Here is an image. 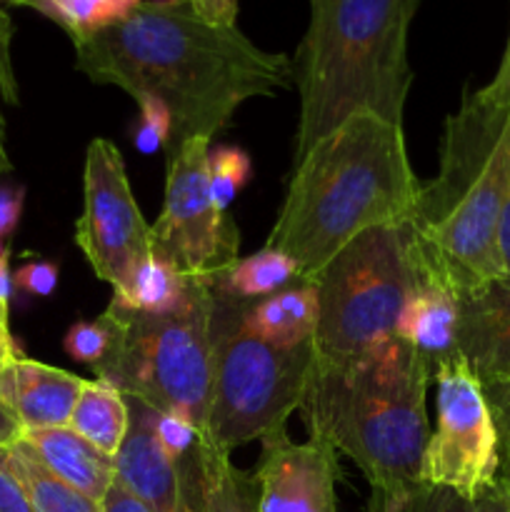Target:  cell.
<instances>
[{
  "instance_id": "6da1fadb",
  "label": "cell",
  "mask_w": 510,
  "mask_h": 512,
  "mask_svg": "<svg viewBox=\"0 0 510 512\" xmlns=\"http://www.w3.org/2000/svg\"><path fill=\"white\" fill-rule=\"evenodd\" d=\"M75 68L130 98L160 100L170 113L165 153L230 128L253 98L293 85V60L258 48L238 25H215L178 3H138L118 23L73 38Z\"/></svg>"
},
{
  "instance_id": "7a4b0ae2",
  "label": "cell",
  "mask_w": 510,
  "mask_h": 512,
  "mask_svg": "<svg viewBox=\"0 0 510 512\" xmlns=\"http://www.w3.org/2000/svg\"><path fill=\"white\" fill-rule=\"evenodd\" d=\"M440 165L410 218L420 278L463 298L505 275L498 230L510 188V50L445 120Z\"/></svg>"
},
{
  "instance_id": "3957f363",
  "label": "cell",
  "mask_w": 510,
  "mask_h": 512,
  "mask_svg": "<svg viewBox=\"0 0 510 512\" xmlns=\"http://www.w3.org/2000/svg\"><path fill=\"white\" fill-rule=\"evenodd\" d=\"M420 190L403 125L355 113L293 163L265 248L290 255L308 283L363 230L410 223Z\"/></svg>"
},
{
  "instance_id": "277c9868",
  "label": "cell",
  "mask_w": 510,
  "mask_h": 512,
  "mask_svg": "<svg viewBox=\"0 0 510 512\" xmlns=\"http://www.w3.org/2000/svg\"><path fill=\"white\" fill-rule=\"evenodd\" d=\"M430 380L423 355L398 335L360 358L315 355L300 413L310 438L363 470L370 493L398 495L423 483Z\"/></svg>"
},
{
  "instance_id": "5b68a950",
  "label": "cell",
  "mask_w": 510,
  "mask_h": 512,
  "mask_svg": "<svg viewBox=\"0 0 510 512\" xmlns=\"http://www.w3.org/2000/svg\"><path fill=\"white\" fill-rule=\"evenodd\" d=\"M293 60L300 95L293 163L355 113L403 125L413 85L408 35L420 0H308Z\"/></svg>"
},
{
  "instance_id": "8992f818",
  "label": "cell",
  "mask_w": 510,
  "mask_h": 512,
  "mask_svg": "<svg viewBox=\"0 0 510 512\" xmlns=\"http://www.w3.org/2000/svg\"><path fill=\"white\" fill-rule=\"evenodd\" d=\"M248 300L213 288L210 343V440L225 453L283 428L288 415L300 410L315 360L313 340L295 348L265 343L245 330Z\"/></svg>"
},
{
  "instance_id": "52a82bcc",
  "label": "cell",
  "mask_w": 510,
  "mask_h": 512,
  "mask_svg": "<svg viewBox=\"0 0 510 512\" xmlns=\"http://www.w3.org/2000/svg\"><path fill=\"white\" fill-rule=\"evenodd\" d=\"M320 358H360L395 338L400 313L420 283L408 223L375 225L355 235L313 278Z\"/></svg>"
},
{
  "instance_id": "ba28073f",
  "label": "cell",
  "mask_w": 510,
  "mask_h": 512,
  "mask_svg": "<svg viewBox=\"0 0 510 512\" xmlns=\"http://www.w3.org/2000/svg\"><path fill=\"white\" fill-rule=\"evenodd\" d=\"M213 283L195 280L183 308L165 315L110 308L123 320V340L95 378L118 388L125 398L158 413L183 415L210 438V385H213Z\"/></svg>"
},
{
  "instance_id": "9c48e42d",
  "label": "cell",
  "mask_w": 510,
  "mask_h": 512,
  "mask_svg": "<svg viewBox=\"0 0 510 512\" xmlns=\"http://www.w3.org/2000/svg\"><path fill=\"white\" fill-rule=\"evenodd\" d=\"M208 138L185 140L168 153L165 200L150 225L155 258L190 280L220 283L238 263V225L218 208L210 190Z\"/></svg>"
},
{
  "instance_id": "30bf717a",
  "label": "cell",
  "mask_w": 510,
  "mask_h": 512,
  "mask_svg": "<svg viewBox=\"0 0 510 512\" xmlns=\"http://www.w3.org/2000/svg\"><path fill=\"white\" fill-rule=\"evenodd\" d=\"M438 423L425 443L420 480L475 498L500 478V433L483 385L463 355L433 375Z\"/></svg>"
},
{
  "instance_id": "8fae6325",
  "label": "cell",
  "mask_w": 510,
  "mask_h": 512,
  "mask_svg": "<svg viewBox=\"0 0 510 512\" xmlns=\"http://www.w3.org/2000/svg\"><path fill=\"white\" fill-rule=\"evenodd\" d=\"M75 245L95 278L113 293L125 290L135 270L153 255L150 225L138 208L123 155L110 140L93 138L83 168V215L75 223Z\"/></svg>"
},
{
  "instance_id": "7c38bea8",
  "label": "cell",
  "mask_w": 510,
  "mask_h": 512,
  "mask_svg": "<svg viewBox=\"0 0 510 512\" xmlns=\"http://www.w3.org/2000/svg\"><path fill=\"white\" fill-rule=\"evenodd\" d=\"M260 445L258 512H338V458L328 443H293L283 425Z\"/></svg>"
},
{
  "instance_id": "4fadbf2b",
  "label": "cell",
  "mask_w": 510,
  "mask_h": 512,
  "mask_svg": "<svg viewBox=\"0 0 510 512\" xmlns=\"http://www.w3.org/2000/svg\"><path fill=\"white\" fill-rule=\"evenodd\" d=\"M85 378L18 355L0 368V415L10 430L68 428Z\"/></svg>"
},
{
  "instance_id": "5bb4252c",
  "label": "cell",
  "mask_w": 510,
  "mask_h": 512,
  "mask_svg": "<svg viewBox=\"0 0 510 512\" xmlns=\"http://www.w3.org/2000/svg\"><path fill=\"white\" fill-rule=\"evenodd\" d=\"M458 353L488 388L510 385V275L490 280L460 298Z\"/></svg>"
},
{
  "instance_id": "9a60e30c",
  "label": "cell",
  "mask_w": 510,
  "mask_h": 512,
  "mask_svg": "<svg viewBox=\"0 0 510 512\" xmlns=\"http://www.w3.org/2000/svg\"><path fill=\"white\" fill-rule=\"evenodd\" d=\"M115 480L153 512H193L183 473L153 433V408L133 400L130 428L115 455Z\"/></svg>"
},
{
  "instance_id": "2e32d148",
  "label": "cell",
  "mask_w": 510,
  "mask_h": 512,
  "mask_svg": "<svg viewBox=\"0 0 510 512\" xmlns=\"http://www.w3.org/2000/svg\"><path fill=\"white\" fill-rule=\"evenodd\" d=\"M458 325L460 295L438 280L420 278L400 313L395 335L413 345L435 375L440 363L460 355Z\"/></svg>"
},
{
  "instance_id": "e0dca14e",
  "label": "cell",
  "mask_w": 510,
  "mask_h": 512,
  "mask_svg": "<svg viewBox=\"0 0 510 512\" xmlns=\"http://www.w3.org/2000/svg\"><path fill=\"white\" fill-rule=\"evenodd\" d=\"M35 450L45 468L93 500H103L115 483V460L70 428L13 430Z\"/></svg>"
},
{
  "instance_id": "ac0fdd59",
  "label": "cell",
  "mask_w": 510,
  "mask_h": 512,
  "mask_svg": "<svg viewBox=\"0 0 510 512\" xmlns=\"http://www.w3.org/2000/svg\"><path fill=\"white\" fill-rule=\"evenodd\" d=\"M245 330L280 348L310 343L318 328V293L313 283H295L265 298L248 300Z\"/></svg>"
},
{
  "instance_id": "d6986e66",
  "label": "cell",
  "mask_w": 510,
  "mask_h": 512,
  "mask_svg": "<svg viewBox=\"0 0 510 512\" xmlns=\"http://www.w3.org/2000/svg\"><path fill=\"white\" fill-rule=\"evenodd\" d=\"M68 428L88 440L100 453L115 458L130 428L128 400L105 380H85Z\"/></svg>"
},
{
  "instance_id": "ffe728a7",
  "label": "cell",
  "mask_w": 510,
  "mask_h": 512,
  "mask_svg": "<svg viewBox=\"0 0 510 512\" xmlns=\"http://www.w3.org/2000/svg\"><path fill=\"white\" fill-rule=\"evenodd\" d=\"M3 443L8 450L10 465H13L35 512H103L98 500L88 498L73 485L60 480L58 475L50 473L43 460L35 455V450L13 430L5 435Z\"/></svg>"
},
{
  "instance_id": "44dd1931",
  "label": "cell",
  "mask_w": 510,
  "mask_h": 512,
  "mask_svg": "<svg viewBox=\"0 0 510 512\" xmlns=\"http://www.w3.org/2000/svg\"><path fill=\"white\" fill-rule=\"evenodd\" d=\"M368 512H510V493L503 478L475 498L450 488L418 483L398 495L370 493Z\"/></svg>"
},
{
  "instance_id": "7402d4cb",
  "label": "cell",
  "mask_w": 510,
  "mask_h": 512,
  "mask_svg": "<svg viewBox=\"0 0 510 512\" xmlns=\"http://www.w3.org/2000/svg\"><path fill=\"white\" fill-rule=\"evenodd\" d=\"M195 280L185 278L183 273L168 265L165 260L150 255L125 290L113 293L110 305L123 310H133V313H148V315H165L173 310L183 308L185 300L193 293Z\"/></svg>"
},
{
  "instance_id": "603a6c76",
  "label": "cell",
  "mask_w": 510,
  "mask_h": 512,
  "mask_svg": "<svg viewBox=\"0 0 510 512\" xmlns=\"http://www.w3.org/2000/svg\"><path fill=\"white\" fill-rule=\"evenodd\" d=\"M200 468H203L205 512H258V478L230 463V453L220 450L210 438H200Z\"/></svg>"
},
{
  "instance_id": "cb8c5ba5",
  "label": "cell",
  "mask_w": 510,
  "mask_h": 512,
  "mask_svg": "<svg viewBox=\"0 0 510 512\" xmlns=\"http://www.w3.org/2000/svg\"><path fill=\"white\" fill-rule=\"evenodd\" d=\"M293 280L300 283V265L280 250L263 248L238 260L218 285L235 298L258 300L288 288Z\"/></svg>"
},
{
  "instance_id": "d4e9b609",
  "label": "cell",
  "mask_w": 510,
  "mask_h": 512,
  "mask_svg": "<svg viewBox=\"0 0 510 512\" xmlns=\"http://www.w3.org/2000/svg\"><path fill=\"white\" fill-rule=\"evenodd\" d=\"M120 340H123V320L113 308H108L100 318L70 325L63 338V348L73 360L98 370L118 353Z\"/></svg>"
},
{
  "instance_id": "484cf974",
  "label": "cell",
  "mask_w": 510,
  "mask_h": 512,
  "mask_svg": "<svg viewBox=\"0 0 510 512\" xmlns=\"http://www.w3.org/2000/svg\"><path fill=\"white\" fill-rule=\"evenodd\" d=\"M130 10V0H55L53 20L73 40L118 23Z\"/></svg>"
},
{
  "instance_id": "4316f807",
  "label": "cell",
  "mask_w": 510,
  "mask_h": 512,
  "mask_svg": "<svg viewBox=\"0 0 510 512\" xmlns=\"http://www.w3.org/2000/svg\"><path fill=\"white\" fill-rule=\"evenodd\" d=\"M208 173L215 203L220 210H228L235 195L250 180L253 163H250V155L238 145H215L208 153Z\"/></svg>"
},
{
  "instance_id": "83f0119b",
  "label": "cell",
  "mask_w": 510,
  "mask_h": 512,
  "mask_svg": "<svg viewBox=\"0 0 510 512\" xmlns=\"http://www.w3.org/2000/svg\"><path fill=\"white\" fill-rule=\"evenodd\" d=\"M153 433L158 438L160 448L165 450L170 460L185 463L200 450V433L188 418L173 413H158L153 410Z\"/></svg>"
},
{
  "instance_id": "f1b7e54d",
  "label": "cell",
  "mask_w": 510,
  "mask_h": 512,
  "mask_svg": "<svg viewBox=\"0 0 510 512\" xmlns=\"http://www.w3.org/2000/svg\"><path fill=\"white\" fill-rule=\"evenodd\" d=\"M10 38H13V23H10L5 10H0V175L13 170L8 148H5L3 103H18V85H15L13 60H10Z\"/></svg>"
},
{
  "instance_id": "f546056e",
  "label": "cell",
  "mask_w": 510,
  "mask_h": 512,
  "mask_svg": "<svg viewBox=\"0 0 510 512\" xmlns=\"http://www.w3.org/2000/svg\"><path fill=\"white\" fill-rule=\"evenodd\" d=\"M140 120L133 130V143L140 153L150 155L160 148H168L170 140V113L160 100H138Z\"/></svg>"
},
{
  "instance_id": "4dcf8cb0",
  "label": "cell",
  "mask_w": 510,
  "mask_h": 512,
  "mask_svg": "<svg viewBox=\"0 0 510 512\" xmlns=\"http://www.w3.org/2000/svg\"><path fill=\"white\" fill-rule=\"evenodd\" d=\"M58 278V265L50 263V260H30L13 273L15 290L33 295V298H50L58 288Z\"/></svg>"
},
{
  "instance_id": "1f68e13d",
  "label": "cell",
  "mask_w": 510,
  "mask_h": 512,
  "mask_svg": "<svg viewBox=\"0 0 510 512\" xmlns=\"http://www.w3.org/2000/svg\"><path fill=\"white\" fill-rule=\"evenodd\" d=\"M3 440L5 433H0V512H35L13 465H10Z\"/></svg>"
},
{
  "instance_id": "d6a6232c",
  "label": "cell",
  "mask_w": 510,
  "mask_h": 512,
  "mask_svg": "<svg viewBox=\"0 0 510 512\" xmlns=\"http://www.w3.org/2000/svg\"><path fill=\"white\" fill-rule=\"evenodd\" d=\"M25 203V188L13 183H0V243L15 233L23 215Z\"/></svg>"
},
{
  "instance_id": "836d02e7",
  "label": "cell",
  "mask_w": 510,
  "mask_h": 512,
  "mask_svg": "<svg viewBox=\"0 0 510 512\" xmlns=\"http://www.w3.org/2000/svg\"><path fill=\"white\" fill-rule=\"evenodd\" d=\"M195 15L215 25H238V0H183Z\"/></svg>"
},
{
  "instance_id": "e575fe53",
  "label": "cell",
  "mask_w": 510,
  "mask_h": 512,
  "mask_svg": "<svg viewBox=\"0 0 510 512\" xmlns=\"http://www.w3.org/2000/svg\"><path fill=\"white\" fill-rule=\"evenodd\" d=\"M100 508H103V512H153L143 500H138L133 493H128L118 480L110 485L105 498L100 500Z\"/></svg>"
},
{
  "instance_id": "d590c367",
  "label": "cell",
  "mask_w": 510,
  "mask_h": 512,
  "mask_svg": "<svg viewBox=\"0 0 510 512\" xmlns=\"http://www.w3.org/2000/svg\"><path fill=\"white\" fill-rule=\"evenodd\" d=\"M15 283L10 273V250L8 245L0 243V320H10V300H13Z\"/></svg>"
},
{
  "instance_id": "8d00e7d4",
  "label": "cell",
  "mask_w": 510,
  "mask_h": 512,
  "mask_svg": "<svg viewBox=\"0 0 510 512\" xmlns=\"http://www.w3.org/2000/svg\"><path fill=\"white\" fill-rule=\"evenodd\" d=\"M495 425L500 433V478L510 493V413L505 410H493Z\"/></svg>"
},
{
  "instance_id": "74e56055",
  "label": "cell",
  "mask_w": 510,
  "mask_h": 512,
  "mask_svg": "<svg viewBox=\"0 0 510 512\" xmlns=\"http://www.w3.org/2000/svg\"><path fill=\"white\" fill-rule=\"evenodd\" d=\"M505 48L510 50V30H508V40H505ZM498 245H500V258H503V268L505 273L510 275V188H508V198H505L503 215H500Z\"/></svg>"
},
{
  "instance_id": "f35d334b",
  "label": "cell",
  "mask_w": 510,
  "mask_h": 512,
  "mask_svg": "<svg viewBox=\"0 0 510 512\" xmlns=\"http://www.w3.org/2000/svg\"><path fill=\"white\" fill-rule=\"evenodd\" d=\"M18 348H15V340L10 335V325L5 320H0V368L8 365L10 360L18 358Z\"/></svg>"
},
{
  "instance_id": "ab89813d",
  "label": "cell",
  "mask_w": 510,
  "mask_h": 512,
  "mask_svg": "<svg viewBox=\"0 0 510 512\" xmlns=\"http://www.w3.org/2000/svg\"><path fill=\"white\" fill-rule=\"evenodd\" d=\"M485 395H488V400H490V408L510 413V385L508 388H488L485 390Z\"/></svg>"
},
{
  "instance_id": "60d3db41",
  "label": "cell",
  "mask_w": 510,
  "mask_h": 512,
  "mask_svg": "<svg viewBox=\"0 0 510 512\" xmlns=\"http://www.w3.org/2000/svg\"><path fill=\"white\" fill-rule=\"evenodd\" d=\"M10 3L38 10V13H43L45 18H50V20H53V15H55V0H10Z\"/></svg>"
},
{
  "instance_id": "b9f144b4",
  "label": "cell",
  "mask_w": 510,
  "mask_h": 512,
  "mask_svg": "<svg viewBox=\"0 0 510 512\" xmlns=\"http://www.w3.org/2000/svg\"><path fill=\"white\" fill-rule=\"evenodd\" d=\"M163 3H178V0H163Z\"/></svg>"
},
{
  "instance_id": "7bdbcfd3",
  "label": "cell",
  "mask_w": 510,
  "mask_h": 512,
  "mask_svg": "<svg viewBox=\"0 0 510 512\" xmlns=\"http://www.w3.org/2000/svg\"><path fill=\"white\" fill-rule=\"evenodd\" d=\"M130 3H133V5H135V3H143V0H130Z\"/></svg>"
},
{
  "instance_id": "ee69618b",
  "label": "cell",
  "mask_w": 510,
  "mask_h": 512,
  "mask_svg": "<svg viewBox=\"0 0 510 512\" xmlns=\"http://www.w3.org/2000/svg\"><path fill=\"white\" fill-rule=\"evenodd\" d=\"M0 433H5V435H8V430H0Z\"/></svg>"
}]
</instances>
